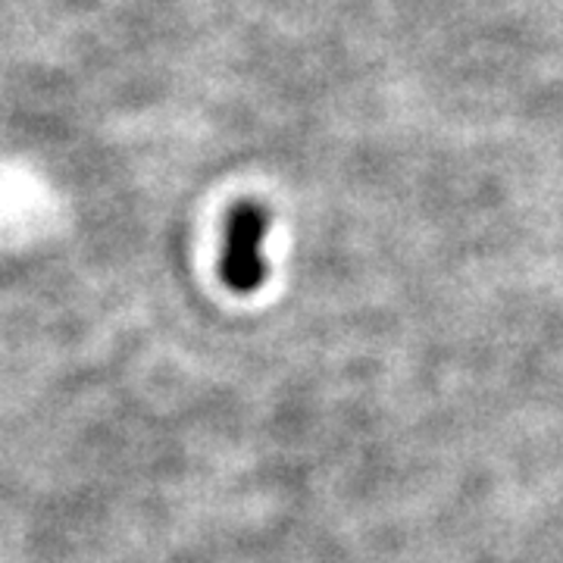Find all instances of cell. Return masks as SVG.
<instances>
[{
  "label": "cell",
  "mask_w": 563,
  "mask_h": 563,
  "mask_svg": "<svg viewBox=\"0 0 563 563\" xmlns=\"http://www.w3.org/2000/svg\"><path fill=\"white\" fill-rule=\"evenodd\" d=\"M263 242H266V217L261 207L254 203H242L232 220H229V232H225V247H222V282L239 291V295H251L261 288L266 279V254H263Z\"/></svg>",
  "instance_id": "1"
}]
</instances>
